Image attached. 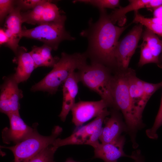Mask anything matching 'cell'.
<instances>
[{
    "mask_svg": "<svg viewBox=\"0 0 162 162\" xmlns=\"http://www.w3.org/2000/svg\"><path fill=\"white\" fill-rule=\"evenodd\" d=\"M54 162H56L55 161ZM64 162H78L74 160L72 158H69L67 159Z\"/></svg>",
    "mask_w": 162,
    "mask_h": 162,
    "instance_id": "836d02e7",
    "label": "cell"
},
{
    "mask_svg": "<svg viewBox=\"0 0 162 162\" xmlns=\"http://www.w3.org/2000/svg\"><path fill=\"white\" fill-rule=\"evenodd\" d=\"M142 38L143 41L147 43L156 59L162 64L160 57L162 54V40L147 28L142 34Z\"/></svg>",
    "mask_w": 162,
    "mask_h": 162,
    "instance_id": "44dd1931",
    "label": "cell"
},
{
    "mask_svg": "<svg viewBox=\"0 0 162 162\" xmlns=\"http://www.w3.org/2000/svg\"><path fill=\"white\" fill-rule=\"evenodd\" d=\"M8 41V37L6 34L4 29H0V44L1 45H7Z\"/></svg>",
    "mask_w": 162,
    "mask_h": 162,
    "instance_id": "4dcf8cb0",
    "label": "cell"
},
{
    "mask_svg": "<svg viewBox=\"0 0 162 162\" xmlns=\"http://www.w3.org/2000/svg\"><path fill=\"white\" fill-rule=\"evenodd\" d=\"M130 98L138 117L142 119V113L148 100L144 91L143 82L136 76L135 71L128 68L125 70Z\"/></svg>",
    "mask_w": 162,
    "mask_h": 162,
    "instance_id": "7c38bea8",
    "label": "cell"
},
{
    "mask_svg": "<svg viewBox=\"0 0 162 162\" xmlns=\"http://www.w3.org/2000/svg\"><path fill=\"white\" fill-rule=\"evenodd\" d=\"M52 49L45 44L40 46H34L29 52L36 68L40 67H52L60 58L53 57L51 54Z\"/></svg>",
    "mask_w": 162,
    "mask_h": 162,
    "instance_id": "ac0fdd59",
    "label": "cell"
},
{
    "mask_svg": "<svg viewBox=\"0 0 162 162\" xmlns=\"http://www.w3.org/2000/svg\"><path fill=\"white\" fill-rule=\"evenodd\" d=\"M1 86L0 110L6 115L19 113L20 100L23 97L22 91L19 88L13 74L3 78Z\"/></svg>",
    "mask_w": 162,
    "mask_h": 162,
    "instance_id": "ba28073f",
    "label": "cell"
},
{
    "mask_svg": "<svg viewBox=\"0 0 162 162\" xmlns=\"http://www.w3.org/2000/svg\"><path fill=\"white\" fill-rule=\"evenodd\" d=\"M142 25L135 26L122 39L118 41L115 53L116 70L127 69L137 47L142 32Z\"/></svg>",
    "mask_w": 162,
    "mask_h": 162,
    "instance_id": "52a82bcc",
    "label": "cell"
},
{
    "mask_svg": "<svg viewBox=\"0 0 162 162\" xmlns=\"http://www.w3.org/2000/svg\"><path fill=\"white\" fill-rule=\"evenodd\" d=\"M162 6V0H150L146 8L153 9Z\"/></svg>",
    "mask_w": 162,
    "mask_h": 162,
    "instance_id": "f546056e",
    "label": "cell"
},
{
    "mask_svg": "<svg viewBox=\"0 0 162 162\" xmlns=\"http://www.w3.org/2000/svg\"><path fill=\"white\" fill-rule=\"evenodd\" d=\"M133 22L145 26L147 28L162 37V25L154 22L151 18L145 17L136 11Z\"/></svg>",
    "mask_w": 162,
    "mask_h": 162,
    "instance_id": "7402d4cb",
    "label": "cell"
},
{
    "mask_svg": "<svg viewBox=\"0 0 162 162\" xmlns=\"http://www.w3.org/2000/svg\"><path fill=\"white\" fill-rule=\"evenodd\" d=\"M140 47V55L138 63L139 66L141 67L148 63H154L159 67L162 68V64L156 59L146 42L143 41Z\"/></svg>",
    "mask_w": 162,
    "mask_h": 162,
    "instance_id": "603a6c76",
    "label": "cell"
},
{
    "mask_svg": "<svg viewBox=\"0 0 162 162\" xmlns=\"http://www.w3.org/2000/svg\"><path fill=\"white\" fill-rule=\"evenodd\" d=\"M150 0H130L129 4L124 7H120L115 9L109 15L110 18L114 24L117 22L118 25L122 26L126 21V14L132 11H137L139 9L146 8Z\"/></svg>",
    "mask_w": 162,
    "mask_h": 162,
    "instance_id": "d6986e66",
    "label": "cell"
},
{
    "mask_svg": "<svg viewBox=\"0 0 162 162\" xmlns=\"http://www.w3.org/2000/svg\"><path fill=\"white\" fill-rule=\"evenodd\" d=\"M62 131L61 127L56 126L51 134L46 136L40 134L36 129L28 138L15 145L1 147L12 152L14 162H29L46 148L52 144Z\"/></svg>",
    "mask_w": 162,
    "mask_h": 162,
    "instance_id": "5b68a950",
    "label": "cell"
},
{
    "mask_svg": "<svg viewBox=\"0 0 162 162\" xmlns=\"http://www.w3.org/2000/svg\"><path fill=\"white\" fill-rule=\"evenodd\" d=\"M21 10L15 6L11 12L6 17L4 29L8 39L7 46L16 55L19 48L18 44L21 38V34L23 23Z\"/></svg>",
    "mask_w": 162,
    "mask_h": 162,
    "instance_id": "4fadbf2b",
    "label": "cell"
},
{
    "mask_svg": "<svg viewBox=\"0 0 162 162\" xmlns=\"http://www.w3.org/2000/svg\"><path fill=\"white\" fill-rule=\"evenodd\" d=\"M66 20L43 24L29 29L22 30L21 38L26 37L38 40L56 50L60 43L64 40L75 39L66 31Z\"/></svg>",
    "mask_w": 162,
    "mask_h": 162,
    "instance_id": "8992f818",
    "label": "cell"
},
{
    "mask_svg": "<svg viewBox=\"0 0 162 162\" xmlns=\"http://www.w3.org/2000/svg\"><path fill=\"white\" fill-rule=\"evenodd\" d=\"M161 87V82L157 83H152L144 81V91L147 98L149 100L155 92Z\"/></svg>",
    "mask_w": 162,
    "mask_h": 162,
    "instance_id": "f1b7e54d",
    "label": "cell"
},
{
    "mask_svg": "<svg viewBox=\"0 0 162 162\" xmlns=\"http://www.w3.org/2000/svg\"><path fill=\"white\" fill-rule=\"evenodd\" d=\"M125 140L124 136L121 135L112 142L100 143L94 148V158L101 159L104 162H118V159L122 157L132 159V155H128L123 151Z\"/></svg>",
    "mask_w": 162,
    "mask_h": 162,
    "instance_id": "5bb4252c",
    "label": "cell"
},
{
    "mask_svg": "<svg viewBox=\"0 0 162 162\" xmlns=\"http://www.w3.org/2000/svg\"><path fill=\"white\" fill-rule=\"evenodd\" d=\"M160 60L161 62H162V54L160 56Z\"/></svg>",
    "mask_w": 162,
    "mask_h": 162,
    "instance_id": "e575fe53",
    "label": "cell"
},
{
    "mask_svg": "<svg viewBox=\"0 0 162 162\" xmlns=\"http://www.w3.org/2000/svg\"><path fill=\"white\" fill-rule=\"evenodd\" d=\"M16 56L17 66L14 77L18 84L26 81L36 68L29 52L24 47H19Z\"/></svg>",
    "mask_w": 162,
    "mask_h": 162,
    "instance_id": "e0dca14e",
    "label": "cell"
},
{
    "mask_svg": "<svg viewBox=\"0 0 162 162\" xmlns=\"http://www.w3.org/2000/svg\"><path fill=\"white\" fill-rule=\"evenodd\" d=\"M111 90L115 109L120 110L124 117L128 131L134 140L137 130L143 127L142 119L136 115L130 98L125 70H116L113 76Z\"/></svg>",
    "mask_w": 162,
    "mask_h": 162,
    "instance_id": "3957f363",
    "label": "cell"
},
{
    "mask_svg": "<svg viewBox=\"0 0 162 162\" xmlns=\"http://www.w3.org/2000/svg\"><path fill=\"white\" fill-rule=\"evenodd\" d=\"M58 148L52 144L46 148L29 162H54V154Z\"/></svg>",
    "mask_w": 162,
    "mask_h": 162,
    "instance_id": "d4e9b609",
    "label": "cell"
},
{
    "mask_svg": "<svg viewBox=\"0 0 162 162\" xmlns=\"http://www.w3.org/2000/svg\"><path fill=\"white\" fill-rule=\"evenodd\" d=\"M77 72L80 82L90 90L97 93L105 100L109 107L115 109L111 84L113 75L110 69L96 62L87 64Z\"/></svg>",
    "mask_w": 162,
    "mask_h": 162,
    "instance_id": "277c9868",
    "label": "cell"
},
{
    "mask_svg": "<svg viewBox=\"0 0 162 162\" xmlns=\"http://www.w3.org/2000/svg\"><path fill=\"white\" fill-rule=\"evenodd\" d=\"M100 11L98 21L94 23L90 20L88 28L81 33L88 41V49L85 53L92 62L101 64L110 69L116 68V48L119 37L127 26L115 25L105 9Z\"/></svg>",
    "mask_w": 162,
    "mask_h": 162,
    "instance_id": "6da1fadb",
    "label": "cell"
},
{
    "mask_svg": "<svg viewBox=\"0 0 162 162\" xmlns=\"http://www.w3.org/2000/svg\"><path fill=\"white\" fill-rule=\"evenodd\" d=\"M162 125V95L160 104L154 123L152 127L146 131V134L150 138L156 139L158 137L157 131L158 129Z\"/></svg>",
    "mask_w": 162,
    "mask_h": 162,
    "instance_id": "484cf974",
    "label": "cell"
},
{
    "mask_svg": "<svg viewBox=\"0 0 162 162\" xmlns=\"http://www.w3.org/2000/svg\"><path fill=\"white\" fill-rule=\"evenodd\" d=\"M119 0H76L73 2H81L92 5L97 7L99 10L105 8L114 9L120 7Z\"/></svg>",
    "mask_w": 162,
    "mask_h": 162,
    "instance_id": "cb8c5ba5",
    "label": "cell"
},
{
    "mask_svg": "<svg viewBox=\"0 0 162 162\" xmlns=\"http://www.w3.org/2000/svg\"><path fill=\"white\" fill-rule=\"evenodd\" d=\"M117 110L113 109L110 112V117H106L104 120L105 125L99 139L101 143L112 142L118 138L122 132L128 131L127 126Z\"/></svg>",
    "mask_w": 162,
    "mask_h": 162,
    "instance_id": "9a60e30c",
    "label": "cell"
},
{
    "mask_svg": "<svg viewBox=\"0 0 162 162\" xmlns=\"http://www.w3.org/2000/svg\"><path fill=\"white\" fill-rule=\"evenodd\" d=\"M108 107L107 103L102 99L97 101H80L74 104L71 110L72 122L76 127L81 126L98 116Z\"/></svg>",
    "mask_w": 162,
    "mask_h": 162,
    "instance_id": "8fae6325",
    "label": "cell"
},
{
    "mask_svg": "<svg viewBox=\"0 0 162 162\" xmlns=\"http://www.w3.org/2000/svg\"><path fill=\"white\" fill-rule=\"evenodd\" d=\"M23 23L39 25L48 22L66 20L59 8L51 1L46 0L33 9L21 13Z\"/></svg>",
    "mask_w": 162,
    "mask_h": 162,
    "instance_id": "9c48e42d",
    "label": "cell"
},
{
    "mask_svg": "<svg viewBox=\"0 0 162 162\" xmlns=\"http://www.w3.org/2000/svg\"><path fill=\"white\" fill-rule=\"evenodd\" d=\"M154 17H162V6L153 9Z\"/></svg>",
    "mask_w": 162,
    "mask_h": 162,
    "instance_id": "d6a6232c",
    "label": "cell"
},
{
    "mask_svg": "<svg viewBox=\"0 0 162 162\" xmlns=\"http://www.w3.org/2000/svg\"><path fill=\"white\" fill-rule=\"evenodd\" d=\"M46 0H19L15 1V4L21 10H31Z\"/></svg>",
    "mask_w": 162,
    "mask_h": 162,
    "instance_id": "83f0119b",
    "label": "cell"
},
{
    "mask_svg": "<svg viewBox=\"0 0 162 162\" xmlns=\"http://www.w3.org/2000/svg\"><path fill=\"white\" fill-rule=\"evenodd\" d=\"M110 113V112L108 110L107 108H105L94 120L78 130L85 141L86 144L91 135L103 128L102 125L103 122Z\"/></svg>",
    "mask_w": 162,
    "mask_h": 162,
    "instance_id": "ffe728a7",
    "label": "cell"
},
{
    "mask_svg": "<svg viewBox=\"0 0 162 162\" xmlns=\"http://www.w3.org/2000/svg\"><path fill=\"white\" fill-rule=\"evenodd\" d=\"M15 1L0 0V21L2 23L4 19L15 7Z\"/></svg>",
    "mask_w": 162,
    "mask_h": 162,
    "instance_id": "4316f807",
    "label": "cell"
},
{
    "mask_svg": "<svg viewBox=\"0 0 162 162\" xmlns=\"http://www.w3.org/2000/svg\"><path fill=\"white\" fill-rule=\"evenodd\" d=\"M79 82L77 72L74 71L63 83L62 105L59 116L63 122L75 103V99L78 92V83Z\"/></svg>",
    "mask_w": 162,
    "mask_h": 162,
    "instance_id": "2e32d148",
    "label": "cell"
},
{
    "mask_svg": "<svg viewBox=\"0 0 162 162\" xmlns=\"http://www.w3.org/2000/svg\"><path fill=\"white\" fill-rule=\"evenodd\" d=\"M87 56L85 53L61 54V57L52 70L41 80L33 86L32 92L42 91L55 94L58 87L63 83L76 69H79L87 64Z\"/></svg>",
    "mask_w": 162,
    "mask_h": 162,
    "instance_id": "7a4b0ae2",
    "label": "cell"
},
{
    "mask_svg": "<svg viewBox=\"0 0 162 162\" xmlns=\"http://www.w3.org/2000/svg\"><path fill=\"white\" fill-rule=\"evenodd\" d=\"M132 155L133 157L132 159L134 160V162H145L144 158L141 155L140 152H134Z\"/></svg>",
    "mask_w": 162,
    "mask_h": 162,
    "instance_id": "1f68e13d",
    "label": "cell"
},
{
    "mask_svg": "<svg viewBox=\"0 0 162 162\" xmlns=\"http://www.w3.org/2000/svg\"><path fill=\"white\" fill-rule=\"evenodd\" d=\"M10 121V127L5 128L2 131L3 142L6 144L13 142L16 144L31 135L36 129L27 125L21 118L19 113H13L7 116Z\"/></svg>",
    "mask_w": 162,
    "mask_h": 162,
    "instance_id": "30bf717a",
    "label": "cell"
}]
</instances>
